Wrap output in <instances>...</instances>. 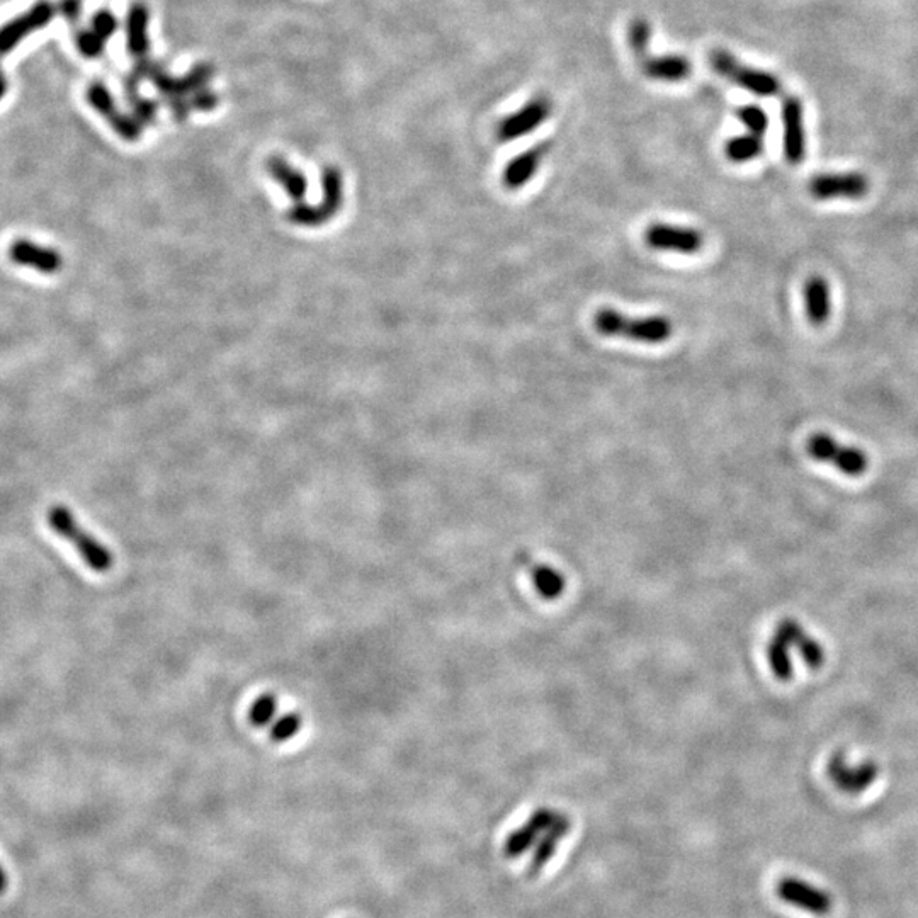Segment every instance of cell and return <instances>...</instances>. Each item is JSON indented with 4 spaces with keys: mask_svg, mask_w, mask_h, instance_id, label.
<instances>
[{
    "mask_svg": "<svg viewBox=\"0 0 918 918\" xmlns=\"http://www.w3.org/2000/svg\"><path fill=\"white\" fill-rule=\"evenodd\" d=\"M301 725H303V720L298 713H288L281 716L271 730V740L276 743H284L295 738L298 735V731L301 730Z\"/></svg>",
    "mask_w": 918,
    "mask_h": 918,
    "instance_id": "f1b7e54d",
    "label": "cell"
},
{
    "mask_svg": "<svg viewBox=\"0 0 918 918\" xmlns=\"http://www.w3.org/2000/svg\"><path fill=\"white\" fill-rule=\"evenodd\" d=\"M92 31H96L102 40L108 41L113 38L119 29L118 17L114 16L113 11L109 9H99L91 19Z\"/></svg>",
    "mask_w": 918,
    "mask_h": 918,
    "instance_id": "f546056e",
    "label": "cell"
},
{
    "mask_svg": "<svg viewBox=\"0 0 918 918\" xmlns=\"http://www.w3.org/2000/svg\"><path fill=\"white\" fill-rule=\"evenodd\" d=\"M187 99H189L191 109H193V111H199V113H210L213 109L218 108V104H220V97H218V94L210 91L208 87L193 92Z\"/></svg>",
    "mask_w": 918,
    "mask_h": 918,
    "instance_id": "1f68e13d",
    "label": "cell"
},
{
    "mask_svg": "<svg viewBox=\"0 0 918 918\" xmlns=\"http://www.w3.org/2000/svg\"><path fill=\"white\" fill-rule=\"evenodd\" d=\"M640 63L641 72L652 80L660 82H682L689 79L692 74V63L689 58L677 55V53H667L662 57H652L650 50L641 53L636 57Z\"/></svg>",
    "mask_w": 918,
    "mask_h": 918,
    "instance_id": "e0dca14e",
    "label": "cell"
},
{
    "mask_svg": "<svg viewBox=\"0 0 918 918\" xmlns=\"http://www.w3.org/2000/svg\"><path fill=\"white\" fill-rule=\"evenodd\" d=\"M7 91H9V80H7L6 75L2 74V70H0V101L4 99Z\"/></svg>",
    "mask_w": 918,
    "mask_h": 918,
    "instance_id": "8d00e7d4",
    "label": "cell"
},
{
    "mask_svg": "<svg viewBox=\"0 0 918 918\" xmlns=\"http://www.w3.org/2000/svg\"><path fill=\"white\" fill-rule=\"evenodd\" d=\"M806 317L815 327L825 325L832 312V296L827 279L813 276L805 284Z\"/></svg>",
    "mask_w": 918,
    "mask_h": 918,
    "instance_id": "ffe728a7",
    "label": "cell"
},
{
    "mask_svg": "<svg viewBox=\"0 0 918 918\" xmlns=\"http://www.w3.org/2000/svg\"><path fill=\"white\" fill-rule=\"evenodd\" d=\"M278 709V697L272 692L262 694L259 699H255L254 704L249 709V723L255 728H264L271 723L274 714Z\"/></svg>",
    "mask_w": 918,
    "mask_h": 918,
    "instance_id": "d4e9b609",
    "label": "cell"
},
{
    "mask_svg": "<svg viewBox=\"0 0 918 918\" xmlns=\"http://www.w3.org/2000/svg\"><path fill=\"white\" fill-rule=\"evenodd\" d=\"M9 257L17 266L31 267L41 274H55L63 266L62 255L50 247H41L26 238L14 240L9 247Z\"/></svg>",
    "mask_w": 918,
    "mask_h": 918,
    "instance_id": "2e32d148",
    "label": "cell"
},
{
    "mask_svg": "<svg viewBox=\"0 0 918 918\" xmlns=\"http://www.w3.org/2000/svg\"><path fill=\"white\" fill-rule=\"evenodd\" d=\"M764 152V136L747 133L735 136L725 145L726 157L735 164H747L750 160L759 159Z\"/></svg>",
    "mask_w": 918,
    "mask_h": 918,
    "instance_id": "7402d4cb",
    "label": "cell"
},
{
    "mask_svg": "<svg viewBox=\"0 0 918 918\" xmlns=\"http://www.w3.org/2000/svg\"><path fill=\"white\" fill-rule=\"evenodd\" d=\"M322 186L323 203L318 208L298 204L295 210L289 213V220L301 227H318L325 221H329L330 216H334L339 211L340 203H342V176H340L339 169L327 167L323 170Z\"/></svg>",
    "mask_w": 918,
    "mask_h": 918,
    "instance_id": "52a82bcc",
    "label": "cell"
},
{
    "mask_svg": "<svg viewBox=\"0 0 918 918\" xmlns=\"http://www.w3.org/2000/svg\"><path fill=\"white\" fill-rule=\"evenodd\" d=\"M791 650L798 652L799 658L810 670H820L827 662L825 646L815 636L808 635L798 621L784 619L777 626L771 643L767 645V660L772 674L782 682H788L793 677Z\"/></svg>",
    "mask_w": 918,
    "mask_h": 918,
    "instance_id": "7a4b0ae2",
    "label": "cell"
},
{
    "mask_svg": "<svg viewBox=\"0 0 918 918\" xmlns=\"http://www.w3.org/2000/svg\"><path fill=\"white\" fill-rule=\"evenodd\" d=\"M553 104L546 96H536L527 101L516 113L505 116L497 126V138L500 142H514L522 136L533 133L550 118Z\"/></svg>",
    "mask_w": 918,
    "mask_h": 918,
    "instance_id": "8fae6325",
    "label": "cell"
},
{
    "mask_svg": "<svg viewBox=\"0 0 918 918\" xmlns=\"http://www.w3.org/2000/svg\"><path fill=\"white\" fill-rule=\"evenodd\" d=\"M806 451L820 463L835 466L840 473L850 478L864 475L869 466L867 454L856 446H845L823 432H816L806 442Z\"/></svg>",
    "mask_w": 918,
    "mask_h": 918,
    "instance_id": "8992f818",
    "label": "cell"
},
{
    "mask_svg": "<svg viewBox=\"0 0 918 918\" xmlns=\"http://www.w3.org/2000/svg\"><path fill=\"white\" fill-rule=\"evenodd\" d=\"M808 191L818 201L861 199L869 191V179L861 172L818 174L808 184Z\"/></svg>",
    "mask_w": 918,
    "mask_h": 918,
    "instance_id": "4fadbf2b",
    "label": "cell"
},
{
    "mask_svg": "<svg viewBox=\"0 0 918 918\" xmlns=\"http://www.w3.org/2000/svg\"><path fill=\"white\" fill-rule=\"evenodd\" d=\"M536 577V587L546 595H556L561 590L560 575H556L555 570L548 568H538L534 570Z\"/></svg>",
    "mask_w": 918,
    "mask_h": 918,
    "instance_id": "d6a6232c",
    "label": "cell"
},
{
    "mask_svg": "<svg viewBox=\"0 0 918 918\" xmlns=\"http://www.w3.org/2000/svg\"><path fill=\"white\" fill-rule=\"evenodd\" d=\"M626 38H628L629 48L633 51L635 58L640 57L641 53L650 50L652 26L643 17H636L629 23Z\"/></svg>",
    "mask_w": 918,
    "mask_h": 918,
    "instance_id": "cb8c5ba5",
    "label": "cell"
},
{
    "mask_svg": "<svg viewBox=\"0 0 918 918\" xmlns=\"http://www.w3.org/2000/svg\"><path fill=\"white\" fill-rule=\"evenodd\" d=\"M131 108H133V116H135L143 126L152 125L157 114H159V102L152 101V99H147V97H136L133 101L130 102Z\"/></svg>",
    "mask_w": 918,
    "mask_h": 918,
    "instance_id": "4dcf8cb0",
    "label": "cell"
},
{
    "mask_svg": "<svg viewBox=\"0 0 918 918\" xmlns=\"http://www.w3.org/2000/svg\"><path fill=\"white\" fill-rule=\"evenodd\" d=\"M148 26H150L148 7L142 2L131 4L126 14V48L131 57L136 60L148 57V51H150Z\"/></svg>",
    "mask_w": 918,
    "mask_h": 918,
    "instance_id": "d6986e66",
    "label": "cell"
},
{
    "mask_svg": "<svg viewBox=\"0 0 918 918\" xmlns=\"http://www.w3.org/2000/svg\"><path fill=\"white\" fill-rule=\"evenodd\" d=\"M782 150L791 165H799L805 159L806 131L805 108L798 96H786L781 106Z\"/></svg>",
    "mask_w": 918,
    "mask_h": 918,
    "instance_id": "7c38bea8",
    "label": "cell"
},
{
    "mask_svg": "<svg viewBox=\"0 0 918 918\" xmlns=\"http://www.w3.org/2000/svg\"><path fill=\"white\" fill-rule=\"evenodd\" d=\"M58 11L68 23H79L80 14H82V0H60Z\"/></svg>",
    "mask_w": 918,
    "mask_h": 918,
    "instance_id": "e575fe53",
    "label": "cell"
},
{
    "mask_svg": "<svg viewBox=\"0 0 918 918\" xmlns=\"http://www.w3.org/2000/svg\"><path fill=\"white\" fill-rule=\"evenodd\" d=\"M776 893L779 900L815 917L828 915L833 907L832 896L827 891L794 876L782 878L777 883Z\"/></svg>",
    "mask_w": 918,
    "mask_h": 918,
    "instance_id": "30bf717a",
    "label": "cell"
},
{
    "mask_svg": "<svg viewBox=\"0 0 918 918\" xmlns=\"http://www.w3.org/2000/svg\"><path fill=\"white\" fill-rule=\"evenodd\" d=\"M548 147H550L548 143L534 145L510 160L509 164L505 165L504 176H502L505 187L516 191L519 187L526 186L527 182L536 176L544 155L548 153Z\"/></svg>",
    "mask_w": 918,
    "mask_h": 918,
    "instance_id": "ac0fdd59",
    "label": "cell"
},
{
    "mask_svg": "<svg viewBox=\"0 0 918 918\" xmlns=\"http://www.w3.org/2000/svg\"><path fill=\"white\" fill-rule=\"evenodd\" d=\"M737 118L747 128L748 133L764 136L769 130V118H767L764 109L757 106V104L740 106L737 109Z\"/></svg>",
    "mask_w": 918,
    "mask_h": 918,
    "instance_id": "484cf974",
    "label": "cell"
},
{
    "mask_svg": "<svg viewBox=\"0 0 918 918\" xmlns=\"http://www.w3.org/2000/svg\"><path fill=\"white\" fill-rule=\"evenodd\" d=\"M645 242L650 249L677 254H696L703 249V233L696 228L675 227L667 223H653L646 228Z\"/></svg>",
    "mask_w": 918,
    "mask_h": 918,
    "instance_id": "5bb4252c",
    "label": "cell"
},
{
    "mask_svg": "<svg viewBox=\"0 0 918 918\" xmlns=\"http://www.w3.org/2000/svg\"><path fill=\"white\" fill-rule=\"evenodd\" d=\"M709 65L720 77L731 84L742 87L754 96L774 97L781 94V80L777 79L776 75L740 62L730 51L721 50V48L711 51Z\"/></svg>",
    "mask_w": 918,
    "mask_h": 918,
    "instance_id": "5b68a950",
    "label": "cell"
},
{
    "mask_svg": "<svg viewBox=\"0 0 918 918\" xmlns=\"http://www.w3.org/2000/svg\"><path fill=\"white\" fill-rule=\"evenodd\" d=\"M213 75H215V68L208 63H198L182 77H172L164 68L150 82L155 85V89L162 97H189L193 92L208 87Z\"/></svg>",
    "mask_w": 918,
    "mask_h": 918,
    "instance_id": "9a60e30c",
    "label": "cell"
},
{
    "mask_svg": "<svg viewBox=\"0 0 918 918\" xmlns=\"http://www.w3.org/2000/svg\"><path fill=\"white\" fill-rule=\"evenodd\" d=\"M267 170H269L272 179L279 182L286 189L289 198L295 199V201L303 199L308 182H306L305 176L301 174L300 170L293 169L286 160L279 159V157H274V159L267 162Z\"/></svg>",
    "mask_w": 918,
    "mask_h": 918,
    "instance_id": "44dd1931",
    "label": "cell"
},
{
    "mask_svg": "<svg viewBox=\"0 0 918 918\" xmlns=\"http://www.w3.org/2000/svg\"><path fill=\"white\" fill-rule=\"evenodd\" d=\"M109 125L118 133L125 142H138L143 135L145 126L133 116L118 111L113 118L109 119Z\"/></svg>",
    "mask_w": 918,
    "mask_h": 918,
    "instance_id": "4316f807",
    "label": "cell"
},
{
    "mask_svg": "<svg viewBox=\"0 0 918 918\" xmlns=\"http://www.w3.org/2000/svg\"><path fill=\"white\" fill-rule=\"evenodd\" d=\"M827 774L840 793L856 796L873 786L879 776V767L873 760L850 765L844 752H839L828 762Z\"/></svg>",
    "mask_w": 918,
    "mask_h": 918,
    "instance_id": "9c48e42d",
    "label": "cell"
},
{
    "mask_svg": "<svg viewBox=\"0 0 918 918\" xmlns=\"http://www.w3.org/2000/svg\"><path fill=\"white\" fill-rule=\"evenodd\" d=\"M164 102L167 104L170 114L174 116L176 121H184V119H187V116L191 114V111H193L187 97H164Z\"/></svg>",
    "mask_w": 918,
    "mask_h": 918,
    "instance_id": "836d02e7",
    "label": "cell"
},
{
    "mask_svg": "<svg viewBox=\"0 0 918 918\" xmlns=\"http://www.w3.org/2000/svg\"><path fill=\"white\" fill-rule=\"evenodd\" d=\"M7 888H9V876H7L6 869L0 866V895H4Z\"/></svg>",
    "mask_w": 918,
    "mask_h": 918,
    "instance_id": "d590c367",
    "label": "cell"
},
{
    "mask_svg": "<svg viewBox=\"0 0 918 918\" xmlns=\"http://www.w3.org/2000/svg\"><path fill=\"white\" fill-rule=\"evenodd\" d=\"M594 327L606 337H624L643 344H662L672 335L669 318H628L612 308H602L595 313Z\"/></svg>",
    "mask_w": 918,
    "mask_h": 918,
    "instance_id": "277c9868",
    "label": "cell"
},
{
    "mask_svg": "<svg viewBox=\"0 0 918 918\" xmlns=\"http://www.w3.org/2000/svg\"><path fill=\"white\" fill-rule=\"evenodd\" d=\"M58 7L50 0H40L36 2L29 11L24 12L23 16H17L4 24L0 28V57L11 53L21 41L34 33L40 31L55 19Z\"/></svg>",
    "mask_w": 918,
    "mask_h": 918,
    "instance_id": "ba28073f",
    "label": "cell"
},
{
    "mask_svg": "<svg viewBox=\"0 0 918 918\" xmlns=\"http://www.w3.org/2000/svg\"><path fill=\"white\" fill-rule=\"evenodd\" d=\"M75 46L85 58L94 60V58L101 57L106 50V41L102 40L101 36L92 29H79L75 33Z\"/></svg>",
    "mask_w": 918,
    "mask_h": 918,
    "instance_id": "83f0119b",
    "label": "cell"
},
{
    "mask_svg": "<svg viewBox=\"0 0 918 918\" xmlns=\"http://www.w3.org/2000/svg\"><path fill=\"white\" fill-rule=\"evenodd\" d=\"M87 102L91 104L92 108L96 109L97 113L108 119V121L119 111L118 106H116V101H114L113 94H111V91L108 89V85L102 84V82H94V84L89 85V89H87Z\"/></svg>",
    "mask_w": 918,
    "mask_h": 918,
    "instance_id": "603a6c76",
    "label": "cell"
},
{
    "mask_svg": "<svg viewBox=\"0 0 918 918\" xmlns=\"http://www.w3.org/2000/svg\"><path fill=\"white\" fill-rule=\"evenodd\" d=\"M48 524L58 536L67 539L68 543L79 551L80 558L91 570L96 573H108L113 568V553L109 551L108 546H104L91 533H87L65 505L51 507L48 512Z\"/></svg>",
    "mask_w": 918,
    "mask_h": 918,
    "instance_id": "3957f363",
    "label": "cell"
},
{
    "mask_svg": "<svg viewBox=\"0 0 918 918\" xmlns=\"http://www.w3.org/2000/svg\"><path fill=\"white\" fill-rule=\"evenodd\" d=\"M567 815L553 810L534 811L522 827L510 833L504 844V854L509 859H519L533 852L529 873L538 874L555 856L561 839L570 832Z\"/></svg>",
    "mask_w": 918,
    "mask_h": 918,
    "instance_id": "6da1fadb",
    "label": "cell"
}]
</instances>
